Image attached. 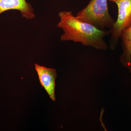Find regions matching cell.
<instances>
[{
	"label": "cell",
	"mask_w": 131,
	"mask_h": 131,
	"mask_svg": "<svg viewBox=\"0 0 131 131\" xmlns=\"http://www.w3.org/2000/svg\"><path fill=\"white\" fill-rule=\"evenodd\" d=\"M10 10H18L27 19L35 18L33 8L26 0H0V15Z\"/></svg>",
	"instance_id": "cell-5"
},
{
	"label": "cell",
	"mask_w": 131,
	"mask_h": 131,
	"mask_svg": "<svg viewBox=\"0 0 131 131\" xmlns=\"http://www.w3.org/2000/svg\"><path fill=\"white\" fill-rule=\"evenodd\" d=\"M108 0H90L86 6L78 12L76 17L98 28L112 30L115 20L108 12Z\"/></svg>",
	"instance_id": "cell-2"
},
{
	"label": "cell",
	"mask_w": 131,
	"mask_h": 131,
	"mask_svg": "<svg viewBox=\"0 0 131 131\" xmlns=\"http://www.w3.org/2000/svg\"><path fill=\"white\" fill-rule=\"evenodd\" d=\"M120 39L123 51L120 61L123 66L129 69L131 74V26L122 32Z\"/></svg>",
	"instance_id": "cell-6"
},
{
	"label": "cell",
	"mask_w": 131,
	"mask_h": 131,
	"mask_svg": "<svg viewBox=\"0 0 131 131\" xmlns=\"http://www.w3.org/2000/svg\"><path fill=\"white\" fill-rule=\"evenodd\" d=\"M59 16L60 20L57 26L64 32L60 37L61 41L78 42L97 50L105 51L108 48L104 38L111 34L112 30H101L82 21L74 16L71 11L59 12Z\"/></svg>",
	"instance_id": "cell-1"
},
{
	"label": "cell",
	"mask_w": 131,
	"mask_h": 131,
	"mask_svg": "<svg viewBox=\"0 0 131 131\" xmlns=\"http://www.w3.org/2000/svg\"><path fill=\"white\" fill-rule=\"evenodd\" d=\"M35 67L40 84L43 87L52 100L55 101L56 100L55 94L56 79L57 76L56 70L36 63Z\"/></svg>",
	"instance_id": "cell-4"
},
{
	"label": "cell",
	"mask_w": 131,
	"mask_h": 131,
	"mask_svg": "<svg viewBox=\"0 0 131 131\" xmlns=\"http://www.w3.org/2000/svg\"><path fill=\"white\" fill-rule=\"evenodd\" d=\"M108 1L115 3L118 8V17L113 26L109 41V47L114 50L118 43L122 32L131 26V0Z\"/></svg>",
	"instance_id": "cell-3"
}]
</instances>
